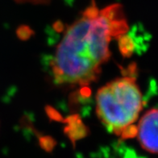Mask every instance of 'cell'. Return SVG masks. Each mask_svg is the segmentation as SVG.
I'll use <instances>...</instances> for the list:
<instances>
[{
	"label": "cell",
	"instance_id": "cell-12",
	"mask_svg": "<svg viewBox=\"0 0 158 158\" xmlns=\"http://www.w3.org/2000/svg\"><path fill=\"white\" fill-rule=\"evenodd\" d=\"M54 28L56 31L60 32L64 29V25H63V23L60 21H56V23H54Z\"/></svg>",
	"mask_w": 158,
	"mask_h": 158
},
{
	"label": "cell",
	"instance_id": "cell-7",
	"mask_svg": "<svg viewBox=\"0 0 158 158\" xmlns=\"http://www.w3.org/2000/svg\"><path fill=\"white\" fill-rule=\"evenodd\" d=\"M138 128L137 126H135L134 124H129L127 127H125L123 129V131H121L119 136H121L122 139H131V138H134L137 135Z\"/></svg>",
	"mask_w": 158,
	"mask_h": 158
},
{
	"label": "cell",
	"instance_id": "cell-1",
	"mask_svg": "<svg viewBox=\"0 0 158 158\" xmlns=\"http://www.w3.org/2000/svg\"><path fill=\"white\" fill-rule=\"evenodd\" d=\"M129 30L120 4L99 10L95 16L81 17L67 28L52 60L56 84L89 85L101 73V65L110 57L109 43Z\"/></svg>",
	"mask_w": 158,
	"mask_h": 158
},
{
	"label": "cell",
	"instance_id": "cell-4",
	"mask_svg": "<svg viewBox=\"0 0 158 158\" xmlns=\"http://www.w3.org/2000/svg\"><path fill=\"white\" fill-rule=\"evenodd\" d=\"M63 123L66 124L64 129V133L73 144L88 135L87 127L82 123L79 114H75L67 117L65 119H63Z\"/></svg>",
	"mask_w": 158,
	"mask_h": 158
},
{
	"label": "cell",
	"instance_id": "cell-5",
	"mask_svg": "<svg viewBox=\"0 0 158 158\" xmlns=\"http://www.w3.org/2000/svg\"><path fill=\"white\" fill-rule=\"evenodd\" d=\"M118 40V48H119L121 54L124 57H130L133 53V50L135 48V44H134L132 38L124 34L121 35Z\"/></svg>",
	"mask_w": 158,
	"mask_h": 158
},
{
	"label": "cell",
	"instance_id": "cell-9",
	"mask_svg": "<svg viewBox=\"0 0 158 158\" xmlns=\"http://www.w3.org/2000/svg\"><path fill=\"white\" fill-rule=\"evenodd\" d=\"M45 111L47 115L50 119L54 121H57V122H63L62 115L59 113L58 110H56V109L53 108L51 106H45Z\"/></svg>",
	"mask_w": 158,
	"mask_h": 158
},
{
	"label": "cell",
	"instance_id": "cell-8",
	"mask_svg": "<svg viewBox=\"0 0 158 158\" xmlns=\"http://www.w3.org/2000/svg\"><path fill=\"white\" fill-rule=\"evenodd\" d=\"M16 35L19 39L22 40H27L31 35H34V31L27 25H21L17 28Z\"/></svg>",
	"mask_w": 158,
	"mask_h": 158
},
{
	"label": "cell",
	"instance_id": "cell-11",
	"mask_svg": "<svg viewBox=\"0 0 158 158\" xmlns=\"http://www.w3.org/2000/svg\"><path fill=\"white\" fill-rule=\"evenodd\" d=\"M91 94V91H90V89L89 87H87L86 85H84L83 87L81 88V94L85 98H88Z\"/></svg>",
	"mask_w": 158,
	"mask_h": 158
},
{
	"label": "cell",
	"instance_id": "cell-2",
	"mask_svg": "<svg viewBox=\"0 0 158 158\" xmlns=\"http://www.w3.org/2000/svg\"><path fill=\"white\" fill-rule=\"evenodd\" d=\"M96 113L110 132L119 135L143 109L141 92L134 77L116 78L98 89Z\"/></svg>",
	"mask_w": 158,
	"mask_h": 158
},
{
	"label": "cell",
	"instance_id": "cell-3",
	"mask_svg": "<svg viewBox=\"0 0 158 158\" xmlns=\"http://www.w3.org/2000/svg\"><path fill=\"white\" fill-rule=\"evenodd\" d=\"M157 110H148L139 120L137 136L140 145L150 153H157Z\"/></svg>",
	"mask_w": 158,
	"mask_h": 158
},
{
	"label": "cell",
	"instance_id": "cell-6",
	"mask_svg": "<svg viewBox=\"0 0 158 158\" xmlns=\"http://www.w3.org/2000/svg\"><path fill=\"white\" fill-rule=\"evenodd\" d=\"M39 143L42 149L45 150L46 152H52L56 145V141L51 136L48 135H44V136H40L39 138Z\"/></svg>",
	"mask_w": 158,
	"mask_h": 158
},
{
	"label": "cell",
	"instance_id": "cell-10",
	"mask_svg": "<svg viewBox=\"0 0 158 158\" xmlns=\"http://www.w3.org/2000/svg\"><path fill=\"white\" fill-rule=\"evenodd\" d=\"M19 2H32V3H48L51 0H15Z\"/></svg>",
	"mask_w": 158,
	"mask_h": 158
}]
</instances>
